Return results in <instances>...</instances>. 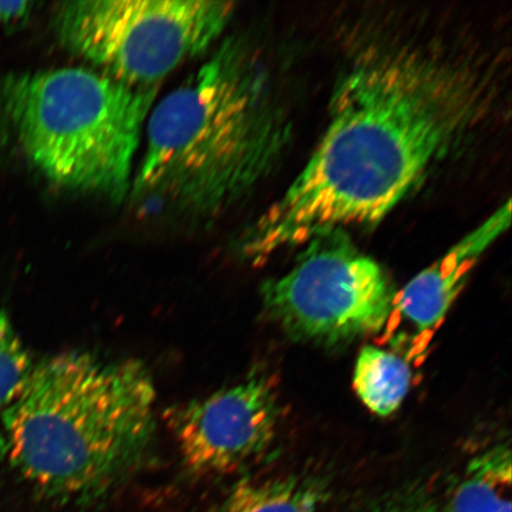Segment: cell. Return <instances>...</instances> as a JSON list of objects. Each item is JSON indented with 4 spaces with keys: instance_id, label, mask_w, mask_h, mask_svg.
<instances>
[{
    "instance_id": "obj_12",
    "label": "cell",
    "mask_w": 512,
    "mask_h": 512,
    "mask_svg": "<svg viewBox=\"0 0 512 512\" xmlns=\"http://www.w3.org/2000/svg\"><path fill=\"white\" fill-rule=\"evenodd\" d=\"M34 367L11 319L0 311V409L17 398Z\"/></svg>"
},
{
    "instance_id": "obj_8",
    "label": "cell",
    "mask_w": 512,
    "mask_h": 512,
    "mask_svg": "<svg viewBox=\"0 0 512 512\" xmlns=\"http://www.w3.org/2000/svg\"><path fill=\"white\" fill-rule=\"evenodd\" d=\"M510 220L508 201L409 281L400 294H396L394 313L398 312L420 334L437 328L463 291L480 256L509 228Z\"/></svg>"
},
{
    "instance_id": "obj_11",
    "label": "cell",
    "mask_w": 512,
    "mask_h": 512,
    "mask_svg": "<svg viewBox=\"0 0 512 512\" xmlns=\"http://www.w3.org/2000/svg\"><path fill=\"white\" fill-rule=\"evenodd\" d=\"M411 381L409 364L393 352L367 345L357 357L354 388L364 406L376 415L398 411Z\"/></svg>"
},
{
    "instance_id": "obj_1",
    "label": "cell",
    "mask_w": 512,
    "mask_h": 512,
    "mask_svg": "<svg viewBox=\"0 0 512 512\" xmlns=\"http://www.w3.org/2000/svg\"><path fill=\"white\" fill-rule=\"evenodd\" d=\"M484 83L437 50L370 48L335 88L330 121L284 196L242 236L265 261L344 228L379 223L477 124Z\"/></svg>"
},
{
    "instance_id": "obj_9",
    "label": "cell",
    "mask_w": 512,
    "mask_h": 512,
    "mask_svg": "<svg viewBox=\"0 0 512 512\" xmlns=\"http://www.w3.org/2000/svg\"><path fill=\"white\" fill-rule=\"evenodd\" d=\"M326 497L315 477L243 479L213 512H318Z\"/></svg>"
},
{
    "instance_id": "obj_5",
    "label": "cell",
    "mask_w": 512,
    "mask_h": 512,
    "mask_svg": "<svg viewBox=\"0 0 512 512\" xmlns=\"http://www.w3.org/2000/svg\"><path fill=\"white\" fill-rule=\"evenodd\" d=\"M234 6L216 0H79L57 5L54 27L62 46L100 73L155 87L220 41Z\"/></svg>"
},
{
    "instance_id": "obj_14",
    "label": "cell",
    "mask_w": 512,
    "mask_h": 512,
    "mask_svg": "<svg viewBox=\"0 0 512 512\" xmlns=\"http://www.w3.org/2000/svg\"><path fill=\"white\" fill-rule=\"evenodd\" d=\"M28 2H0V23H10L27 14Z\"/></svg>"
},
{
    "instance_id": "obj_7",
    "label": "cell",
    "mask_w": 512,
    "mask_h": 512,
    "mask_svg": "<svg viewBox=\"0 0 512 512\" xmlns=\"http://www.w3.org/2000/svg\"><path fill=\"white\" fill-rule=\"evenodd\" d=\"M279 418L277 392L259 375L168 416L185 465L198 475H226L265 454L277 435Z\"/></svg>"
},
{
    "instance_id": "obj_3",
    "label": "cell",
    "mask_w": 512,
    "mask_h": 512,
    "mask_svg": "<svg viewBox=\"0 0 512 512\" xmlns=\"http://www.w3.org/2000/svg\"><path fill=\"white\" fill-rule=\"evenodd\" d=\"M156 400L143 363L57 355L35 366L3 409L0 447L38 495L93 504L143 465L155 439Z\"/></svg>"
},
{
    "instance_id": "obj_13",
    "label": "cell",
    "mask_w": 512,
    "mask_h": 512,
    "mask_svg": "<svg viewBox=\"0 0 512 512\" xmlns=\"http://www.w3.org/2000/svg\"><path fill=\"white\" fill-rule=\"evenodd\" d=\"M376 512H438L434 503L418 492L403 494L392 499Z\"/></svg>"
},
{
    "instance_id": "obj_6",
    "label": "cell",
    "mask_w": 512,
    "mask_h": 512,
    "mask_svg": "<svg viewBox=\"0 0 512 512\" xmlns=\"http://www.w3.org/2000/svg\"><path fill=\"white\" fill-rule=\"evenodd\" d=\"M261 297L287 336L336 348L382 330L396 293L380 264L335 232L307 243L290 272L262 286Z\"/></svg>"
},
{
    "instance_id": "obj_10",
    "label": "cell",
    "mask_w": 512,
    "mask_h": 512,
    "mask_svg": "<svg viewBox=\"0 0 512 512\" xmlns=\"http://www.w3.org/2000/svg\"><path fill=\"white\" fill-rule=\"evenodd\" d=\"M511 452L505 444L486 448L467 464L454 488L450 512H511Z\"/></svg>"
},
{
    "instance_id": "obj_2",
    "label": "cell",
    "mask_w": 512,
    "mask_h": 512,
    "mask_svg": "<svg viewBox=\"0 0 512 512\" xmlns=\"http://www.w3.org/2000/svg\"><path fill=\"white\" fill-rule=\"evenodd\" d=\"M130 195L144 207L213 219L271 174L288 142L267 76L240 38L152 108Z\"/></svg>"
},
{
    "instance_id": "obj_4",
    "label": "cell",
    "mask_w": 512,
    "mask_h": 512,
    "mask_svg": "<svg viewBox=\"0 0 512 512\" xmlns=\"http://www.w3.org/2000/svg\"><path fill=\"white\" fill-rule=\"evenodd\" d=\"M93 69L10 75L0 104L24 155L57 187L121 202L156 99Z\"/></svg>"
}]
</instances>
